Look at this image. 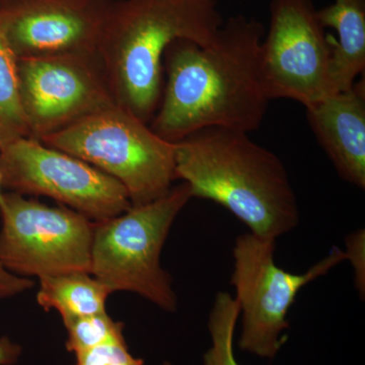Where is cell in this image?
<instances>
[{
    "label": "cell",
    "mask_w": 365,
    "mask_h": 365,
    "mask_svg": "<svg viewBox=\"0 0 365 365\" xmlns=\"http://www.w3.org/2000/svg\"><path fill=\"white\" fill-rule=\"evenodd\" d=\"M263 36L261 23L237 14L211 44L173 43L163 57L167 81L153 131L176 143L209 127L257 130L271 101L261 73Z\"/></svg>",
    "instance_id": "obj_1"
},
{
    "label": "cell",
    "mask_w": 365,
    "mask_h": 365,
    "mask_svg": "<svg viewBox=\"0 0 365 365\" xmlns=\"http://www.w3.org/2000/svg\"><path fill=\"white\" fill-rule=\"evenodd\" d=\"M175 172L193 198L220 204L262 239L276 241L299 227L287 168L246 132L209 127L190 134L175 143Z\"/></svg>",
    "instance_id": "obj_2"
},
{
    "label": "cell",
    "mask_w": 365,
    "mask_h": 365,
    "mask_svg": "<svg viewBox=\"0 0 365 365\" xmlns=\"http://www.w3.org/2000/svg\"><path fill=\"white\" fill-rule=\"evenodd\" d=\"M222 24L216 0H113L98 60L116 105L150 123L168 48L178 40L211 44Z\"/></svg>",
    "instance_id": "obj_3"
},
{
    "label": "cell",
    "mask_w": 365,
    "mask_h": 365,
    "mask_svg": "<svg viewBox=\"0 0 365 365\" xmlns=\"http://www.w3.org/2000/svg\"><path fill=\"white\" fill-rule=\"evenodd\" d=\"M192 198L189 185L182 182L157 200L96 222L91 275L111 294L133 292L163 311L176 312V292L160 265V254L173 223Z\"/></svg>",
    "instance_id": "obj_4"
},
{
    "label": "cell",
    "mask_w": 365,
    "mask_h": 365,
    "mask_svg": "<svg viewBox=\"0 0 365 365\" xmlns=\"http://www.w3.org/2000/svg\"><path fill=\"white\" fill-rule=\"evenodd\" d=\"M41 143L81 158L121 182L132 206L169 193L175 172V143L148 123L115 105L81 119Z\"/></svg>",
    "instance_id": "obj_5"
},
{
    "label": "cell",
    "mask_w": 365,
    "mask_h": 365,
    "mask_svg": "<svg viewBox=\"0 0 365 365\" xmlns=\"http://www.w3.org/2000/svg\"><path fill=\"white\" fill-rule=\"evenodd\" d=\"M276 241L247 232L235 240L232 287L242 321L239 347L261 359H274L289 329L287 314L300 290L346 260L344 250L330 253L307 272L294 274L275 263Z\"/></svg>",
    "instance_id": "obj_6"
},
{
    "label": "cell",
    "mask_w": 365,
    "mask_h": 365,
    "mask_svg": "<svg viewBox=\"0 0 365 365\" xmlns=\"http://www.w3.org/2000/svg\"><path fill=\"white\" fill-rule=\"evenodd\" d=\"M0 261L24 276L91 273L96 222L66 206L51 207L21 194L0 196Z\"/></svg>",
    "instance_id": "obj_7"
},
{
    "label": "cell",
    "mask_w": 365,
    "mask_h": 365,
    "mask_svg": "<svg viewBox=\"0 0 365 365\" xmlns=\"http://www.w3.org/2000/svg\"><path fill=\"white\" fill-rule=\"evenodd\" d=\"M2 186L42 195L102 222L131 208L123 185L102 170L37 139L26 137L0 150Z\"/></svg>",
    "instance_id": "obj_8"
},
{
    "label": "cell",
    "mask_w": 365,
    "mask_h": 365,
    "mask_svg": "<svg viewBox=\"0 0 365 365\" xmlns=\"http://www.w3.org/2000/svg\"><path fill=\"white\" fill-rule=\"evenodd\" d=\"M313 0H272L262 41V78L270 100L289 98L304 108L334 95L331 42Z\"/></svg>",
    "instance_id": "obj_9"
},
{
    "label": "cell",
    "mask_w": 365,
    "mask_h": 365,
    "mask_svg": "<svg viewBox=\"0 0 365 365\" xmlns=\"http://www.w3.org/2000/svg\"><path fill=\"white\" fill-rule=\"evenodd\" d=\"M21 108L29 135L41 139L116 105L98 58L18 59Z\"/></svg>",
    "instance_id": "obj_10"
},
{
    "label": "cell",
    "mask_w": 365,
    "mask_h": 365,
    "mask_svg": "<svg viewBox=\"0 0 365 365\" xmlns=\"http://www.w3.org/2000/svg\"><path fill=\"white\" fill-rule=\"evenodd\" d=\"M113 0H4L0 34L16 58L83 56L98 48Z\"/></svg>",
    "instance_id": "obj_11"
},
{
    "label": "cell",
    "mask_w": 365,
    "mask_h": 365,
    "mask_svg": "<svg viewBox=\"0 0 365 365\" xmlns=\"http://www.w3.org/2000/svg\"><path fill=\"white\" fill-rule=\"evenodd\" d=\"M306 109L312 130L341 179L364 190V78Z\"/></svg>",
    "instance_id": "obj_12"
},
{
    "label": "cell",
    "mask_w": 365,
    "mask_h": 365,
    "mask_svg": "<svg viewBox=\"0 0 365 365\" xmlns=\"http://www.w3.org/2000/svg\"><path fill=\"white\" fill-rule=\"evenodd\" d=\"M317 16L324 28L338 33V42L330 39L334 91H349L365 68V0H334Z\"/></svg>",
    "instance_id": "obj_13"
},
{
    "label": "cell",
    "mask_w": 365,
    "mask_h": 365,
    "mask_svg": "<svg viewBox=\"0 0 365 365\" xmlns=\"http://www.w3.org/2000/svg\"><path fill=\"white\" fill-rule=\"evenodd\" d=\"M39 279L38 304L45 311L58 312L62 321L106 313V302L111 292L91 273L73 271Z\"/></svg>",
    "instance_id": "obj_14"
},
{
    "label": "cell",
    "mask_w": 365,
    "mask_h": 365,
    "mask_svg": "<svg viewBox=\"0 0 365 365\" xmlns=\"http://www.w3.org/2000/svg\"><path fill=\"white\" fill-rule=\"evenodd\" d=\"M30 137L20 96L18 58L0 34V150Z\"/></svg>",
    "instance_id": "obj_15"
},
{
    "label": "cell",
    "mask_w": 365,
    "mask_h": 365,
    "mask_svg": "<svg viewBox=\"0 0 365 365\" xmlns=\"http://www.w3.org/2000/svg\"><path fill=\"white\" fill-rule=\"evenodd\" d=\"M240 319V309L235 297L220 292L208 317L211 346L203 356V365H240L235 359L234 337Z\"/></svg>",
    "instance_id": "obj_16"
},
{
    "label": "cell",
    "mask_w": 365,
    "mask_h": 365,
    "mask_svg": "<svg viewBox=\"0 0 365 365\" xmlns=\"http://www.w3.org/2000/svg\"><path fill=\"white\" fill-rule=\"evenodd\" d=\"M63 324L67 331L66 349L74 354L105 343L125 340L124 324L115 322L107 312L64 319Z\"/></svg>",
    "instance_id": "obj_17"
},
{
    "label": "cell",
    "mask_w": 365,
    "mask_h": 365,
    "mask_svg": "<svg viewBox=\"0 0 365 365\" xmlns=\"http://www.w3.org/2000/svg\"><path fill=\"white\" fill-rule=\"evenodd\" d=\"M76 365H144L129 352L126 341H115L76 353Z\"/></svg>",
    "instance_id": "obj_18"
},
{
    "label": "cell",
    "mask_w": 365,
    "mask_h": 365,
    "mask_svg": "<svg viewBox=\"0 0 365 365\" xmlns=\"http://www.w3.org/2000/svg\"><path fill=\"white\" fill-rule=\"evenodd\" d=\"M346 260L351 264L354 272V285L359 294L360 299L365 297V232L359 228L345 239Z\"/></svg>",
    "instance_id": "obj_19"
},
{
    "label": "cell",
    "mask_w": 365,
    "mask_h": 365,
    "mask_svg": "<svg viewBox=\"0 0 365 365\" xmlns=\"http://www.w3.org/2000/svg\"><path fill=\"white\" fill-rule=\"evenodd\" d=\"M34 282L24 276L16 275L0 261V299L14 297L33 287Z\"/></svg>",
    "instance_id": "obj_20"
},
{
    "label": "cell",
    "mask_w": 365,
    "mask_h": 365,
    "mask_svg": "<svg viewBox=\"0 0 365 365\" xmlns=\"http://www.w3.org/2000/svg\"><path fill=\"white\" fill-rule=\"evenodd\" d=\"M23 349L6 336L0 337V365H14L20 359Z\"/></svg>",
    "instance_id": "obj_21"
},
{
    "label": "cell",
    "mask_w": 365,
    "mask_h": 365,
    "mask_svg": "<svg viewBox=\"0 0 365 365\" xmlns=\"http://www.w3.org/2000/svg\"><path fill=\"white\" fill-rule=\"evenodd\" d=\"M1 187H2V176H1V174H0V196L2 195Z\"/></svg>",
    "instance_id": "obj_22"
},
{
    "label": "cell",
    "mask_w": 365,
    "mask_h": 365,
    "mask_svg": "<svg viewBox=\"0 0 365 365\" xmlns=\"http://www.w3.org/2000/svg\"><path fill=\"white\" fill-rule=\"evenodd\" d=\"M4 1V0H0V2Z\"/></svg>",
    "instance_id": "obj_23"
}]
</instances>
